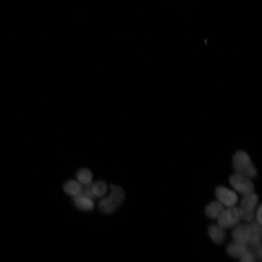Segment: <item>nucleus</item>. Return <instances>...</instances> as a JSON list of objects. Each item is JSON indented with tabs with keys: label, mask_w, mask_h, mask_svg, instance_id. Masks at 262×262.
Masks as SVG:
<instances>
[{
	"label": "nucleus",
	"mask_w": 262,
	"mask_h": 262,
	"mask_svg": "<svg viewBox=\"0 0 262 262\" xmlns=\"http://www.w3.org/2000/svg\"><path fill=\"white\" fill-rule=\"evenodd\" d=\"M262 225L257 220H252L249 226L251 230V237L249 243L252 246L259 249L261 247V238L262 235Z\"/></svg>",
	"instance_id": "6e6552de"
},
{
	"label": "nucleus",
	"mask_w": 262,
	"mask_h": 262,
	"mask_svg": "<svg viewBox=\"0 0 262 262\" xmlns=\"http://www.w3.org/2000/svg\"><path fill=\"white\" fill-rule=\"evenodd\" d=\"M215 194L217 201L227 207L235 206L238 201L236 193L227 187H218L215 190Z\"/></svg>",
	"instance_id": "423d86ee"
},
{
	"label": "nucleus",
	"mask_w": 262,
	"mask_h": 262,
	"mask_svg": "<svg viewBox=\"0 0 262 262\" xmlns=\"http://www.w3.org/2000/svg\"><path fill=\"white\" fill-rule=\"evenodd\" d=\"M125 194L123 188L114 186L108 197L100 201L98 207L100 211L104 213L109 214L114 212L123 202Z\"/></svg>",
	"instance_id": "f03ea898"
},
{
	"label": "nucleus",
	"mask_w": 262,
	"mask_h": 262,
	"mask_svg": "<svg viewBox=\"0 0 262 262\" xmlns=\"http://www.w3.org/2000/svg\"><path fill=\"white\" fill-rule=\"evenodd\" d=\"M262 205L260 204L259 206L258 207V209L256 213V217H257V221L262 225Z\"/></svg>",
	"instance_id": "a211bd4d"
},
{
	"label": "nucleus",
	"mask_w": 262,
	"mask_h": 262,
	"mask_svg": "<svg viewBox=\"0 0 262 262\" xmlns=\"http://www.w3.org/2000/svg\"><path fill=\"white\" fill-rule=\"evenodd\" d=\"M240 219L239 208L235 206L224 209L217 218L218 225L223 229L235 226Z\"/></svg>",
	"instance_id": "39448f33"
},
{
	"label": "nucleus",
	"mask_w": 262,
	"mask_h": 262,
	"mask_svg": "<svg viewBox=\"0 0 262 262\" xmlns=\"http://www.w3.org/2000/svg\"><path fill=\"white\" fill-rule=\"evenodd\" d=\"M229 181L232 187L243 196L253 193L254 185L248 178L235 173L230 177Z\"/></svg>",
	"instance_id": "20e7f679"
},
{
	"label": "nucleus",
	"mask_w": 262,
	"mask_h": 262,
	"mask_svg": "<svg viewBox=\"0 0 262 262\" xmlns=\"http://www.w3.org/2000/svg\"><path fill=\"white\" fill-rule=\"evenodd\" d=\"M224 209V206L218 201H213L206 206L205 213L210 218H217Z\"/></svg>",
	"instance_id": "9b49d317"
},
{
	"label": "nucleus",
	"mask_w": 262,
	"mask_h": 262,
	"mask_svg": "<svg viewBox=\"0 0 262 262\" xmlns=\"http://www.w3.org/2000/svg\"><path fill=\"white\" fill-rule=\"evenodd\" d=\"M77 177L79 181L84 185L90 183L92 180V174L87 168L80 169L77 174Z\"/></svg>",
	"instance_id": "4468645a"
},
{
	"label": "nucleus",
	"mask_w": 262,
	"mask_h": 262,
	"mask_svg": "<svg viewBox=\"0 0 262 262\" xmlns=\"http://www.w3.org/2000/svg\"><path fill=\"white\" fill-rule=\"evenodd\" d=\"M232 235L235 242L247 244L251 237L249 225L242 224L237 225L232 230Z\"/></svg>",
	"instance_id": "0eeeda50"
},
{
	"label": "nucleus",
	"mask_w": 262,
	"mask_h": 262,
	"mask_svg": "<svg viewBox=\"0 0 262 262\" xmlns=\"http://www.w3.org/2000/svg\"><path fill=\"white\" fill-rule=\"evenodd\" d=\"M258 201L259 197L254 193L243 196L238 208L241 218L247 222L252 221Z\"/></svg>",
	"instance_id": "7ed1b4c3"
},
{
	"label": "nucleus",
	"mask_w": 262,
	"mask_h": 262,
	"mask_svg": "<svg viewBox=\"0 0 262 262\" xmlns=\"http://www.w3.org/2000/svg\"><path fill=\"white\" fill-rule=\"evenodd\" d=\"M85 185V187L83 190H82L81 193L87 197L92 199L95 196L93 191V184L90 183Z\"/></svg>",
	"instance_id": "f3484780"
},
{
	"label": "nucleus",
	"mask_w": 262,
	"mask_h": 262,
	"mask_svg": "<svg viewBox=\"0 0 262 262\" xmlns=\"http://www.w3.org/2000/svg\"><path fill=\"white\" fill-rule=\"evenodd\" d=\"M208 233L211 239L216 244L222 243L226 238L223 228L218 225H211L209 227Z\"/></svg>",
	"instance_id": "9d476101"
},
{
	"label": "nucleus",
	"mask_w": 262,
	"mask_h": 262,
	"mask_svg": "<svg viewBox=\"0 0 262 262\" xmlns=\"http://www.w3.org/2000/svg\"><path fill=\"white\" fill-rule=\"evenodd\" d=\"M227 250L230 256L240 257L248 250V248L246 244L235 242L231 243L228 246Z\"/></svg>",
	"instance_id": "f8f14e48"
},
{
	"label": "nucleus",
	"mask_w": 262,
	"mask_h": 262,
	"mask_svg": "<svg viewBox=\"0 0 262 262\" xmlns=\"http://www.w3.org/2000/svg\"><path fill=\"white\" fill-rule=\"evenodd\" d=\"M233 166L235 173L250 179L256 176L257 171L249 156L243 150L237 151L233 156Z\"/></svg>",
	"instance_id": "f257e3e1"
},
{
	"label": "nucleus",
	"mask_w": 262,
	"mask_h": 262,
	"mask_svg": "<svg viewBox=\"0 0 262 262\" xmlns=\"http://www.w3.org/2000/svg\"><path fill=\"white\" fill-rule=\"evenodd\" d=\"M240 262H256L255 255L252 251L247 250L240 257Z\"/></svg>",
	"instance_id": "dca6fc26"
},
{
	"label": "nucleus",
	"mask_w": 262,
	"mask_h": 262,
	"mask_svg": "<svg viewBox=\"0 0 262 262\" xmlns=\"http://www.w3.org/2000/svg\"><path fill=\"white\" fill-rule=\"evenodd\" d=\"M107 190L106 183L102 180L98 181L93 184V191L95 196L101 197L106 193Z\"/></svg>",
	"instance_id": "2eb2a0df"
},
{
	"label": "nucleus",
	"mask_w": 262,
	"mask_h": 262,
	"mask_svg": "<svg viewBox=\"0 0 262 262\" xmlns=\"http://www.w3.org/2000/svg\"><path fill=\"white\" fill-rule=\"evenodd\" d=\"M82 190V185L74 180L67 181L64 185V191L68 195L73 196L81 193Z\"/></svg>",
	"instance_id": "ddd939ff"
},
{
	"label": "nucleus",
	"mask_w": 262,
	"mask_h": 262,
	"mask_svg": "<svg viewBox=\"0 0 262 262\" xmlns=\"http://www.w3.org/2000/svg\"><path fill=\"white\" fill-rule=\"evenodd\" d=\"M73 201L76 207L82 211H91L94 208L92 199L87 197L82 193L74 196Z\"/></svg>",
	"instance_id": "1a4fd4ad"
}]
</instances>
